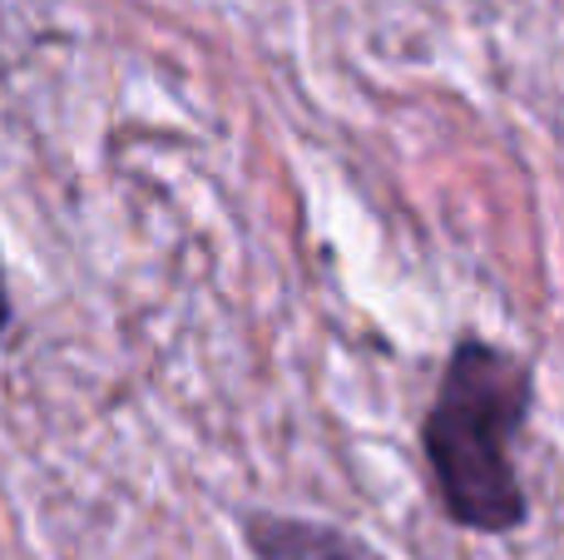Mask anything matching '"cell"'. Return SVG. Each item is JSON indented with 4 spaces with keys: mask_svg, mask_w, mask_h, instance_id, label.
<instances>
[{
    "mask_svg": "<svg viewBox=\"0 0 564 560\" xmlns=\"http://www.w3.org/2000/svg\"><path fill=\"white\" fill-rule=\"evenodd\" d=\"M535 407V367L486 337H460L421 417V456L451 526L510 536L530 521V496L510 446Z\"/></svg>",
    "mask_w": 564,
    "mask_h": 560,
    "instance_id": "1",
    "label": "cell"
},
{
    "mask_svg": "<svg viewBox=\"0 0 564 560\" xmlns=\"http://www.w3.org/2000/svg\"><path fill=\"white\" fill-rule=\"evenodd\" d=\"M243 541L253 560H387L367 541L337 531L327 521H302V516L258 511L243 521Z\"/></svg>",
    "mask_w": 564,
    "mask_h": 560,
    "instance_id": "2",
    "label": "cell"
},
{
    "mask_svg": "<svg viewBox=\"0 0 564 560\" xmlns=\"http://www.w3.org/2000/svg\"><path fill=\"white\" fill-rule=\"evenodd\" d=\"M10 323H15V303H10V283H6V258H0V343H6Z\"/></svg>",
    "mask_w": 564,
    "mask_h": 560,
    "instance_id": "3",
    "label": "cell"
}]
</instances>
